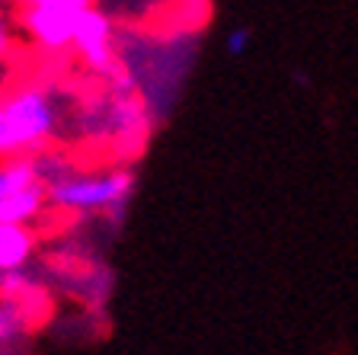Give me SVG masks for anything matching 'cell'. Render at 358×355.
<instances>
[{
	"label": "cell",
	"instance_id": "8",
	"mask_svg": "<svg viewBox=\"0 0 358 355\" xmlns=\"http://www.w3.org/2000/svg\"><path fill=\"white\" fill-rule=\"evenodd\" d=\"M22 333H26V304L3 298L0 301V349H7Z\"/></svg>",
	"mask_w": 358,
	"mask_h": 355
},
{
	"label": "cell",
	"instance_id": "9",
	"mask_svg": "<svg viewBox=\"0 0 358 355\" xmlns=\"http://www.w3.org/2000/svg\"><path fill=\"white\" fill-rule=\"evenodd\" d=\"M36 291V279L29 275L26 266L16 269H0V298H10V301L26 304V298Z\"/></svg>",
	"mask_w": 358,
	"mask_h": 355
},
{
	"label": "cell",
	"instance_id": "6",
	"mask_svg": "<svg viewBox=\"0 0 358 355\" xmlns=\"http://www.w3.org/2000/svg\"><path fill=\"white\" fill-rule=\"evenodd\" d=\"M36 250V234L26 224H0V269L26 266Z\"/></svg>",
	"mask_w": 358,
	"mask_h": 355
},
{
	"label": "cell",
	"instance_id": "13",
	"mask_svg": "<svg viewBox=\"0 0 358 355\" xmlns=\"http://www.w3.org/2000/svg\"><path fill=\"white\" fill-rule=\"evenodd\" d=\"M182 4H199V0H182Z\"/></svg>",
	"mask_w": 358,
	"mask_h": 355
},
{
	"label": "cell",
	"instance_id": "12",
	"mask_svg": "<svg viewBox=\"0 0 358 355\" xmlns=\"http://www.w3.org/2000/svg\"><path fill=\"white\" fill-rule=\"evenodd\" d=\"M10 42H13V32H10L7 20H3V16H0V55H7Z\"/></svg>",
	"mask_w": 358,
	"mask_h": 355
},
{
	"label": "cell",
	"instance_id": "11",
	"mask_svg": "<svg viewBox=\"0 0 358 355\" xmlns=\"http://www.w3.org/2000/svg\"><path fill=\"white\" fill-rule=\"evenodd\" d=\"M22 4H55V7H74V10L93 7V0H22Z\"/></svg>",
	"mask_w": 358,
	"mask_h": 355
},
{
	"label": "cell",
	"instance_id": "3",
	"mask_svg": "<svg viewBox=\"0 0 358 355\" xmlns=\"http://www.w3.org/2000/svg\"><path fill=\"white\" fill-rule=\"evenodd\" d=\"M26 13H22V26L29 29V36L36 39L42 48H52L61 52L74 42V29L77 20H80L83 10L74 7H55V4H26Z\"/></svg>",
	"mask_w": 358,
	"mask_h": 355
},
{
	"label": "cell",
	"instance_id": "7",
	"mask_svg": "<svg viewBox=\"0 0 358 355\" xmlns=\"http://www.w3.org/2000/svg\"><path fill=\"white\" fill-rule=\"evenodd\" d=\"M38 163L36 160H16V163H7L0 167V199L10 193H20L26 186L38 183Z\"/></svg>",
	"mask_w": 358,
	"mask_h": 355
},
{
	"label": "cell",
	"instance_id": "4",
	"mask_svg": "<svg viewBox=\"0 0 358 355\" xmlns=\"http://www.w3.org/2000/svg\"><path fill=\"white\" fill-rule=\"evenodd\" d=\"M80 52V58L96 71H109L112 67V22L106 13H99L96 7H87L77 20L74 29V42H71Z\"/></svg>",
	"mask_w": 358,
	"mask_h": 355
},
{
	"label": "cell",
	"instance_id": "5",
	"mask_svg": "<svg viewBox=\"0 0 358 355\" xmlns=\"http://www.w3.org/2000/svg\"><path fill=\"white\" fill-rule=\"evenodd\" d=\"M45 202H48V186L42 179L20 189V193L3 195L0 199V224H29L32 218L42 215Z\"/></svg>",
	"mask_w": 358,
	"mask_h": 355
},
{
	"label": "cell",
	"instance_id": "1",
	"mask_svg": "<svg viewBox=\"0 0 358 355\" xmlns=\"http://www.w3.org/2000/svg\"><path fill=\"white\" fill-rule=\"evenodd\" d=\"M58 125V106L42 87H26L0 103V157L42 148Z\"/></svg>",
	"mask_w": 358,
	"mask_h": 355
},
{
	"label": "cell",
	"instance_id": "10",
	"mask_svg": "<svg viewBox=\"0 0 358 355\" xmlns=\"http://www.w3.org/2000/svg\"><path fill=\"white\" fill-rule=\"evenodd\" d=\"M250 48V29H237L227 36V52L231 55H243Z\"/></svg>",
	"mask_w": 358,
	"mask_h": 355
},
{
	"label": "cell",
	"instance_id": "2",
	"mask_svg": "<svg viewBox=\"0 0 358 355\" xmlns=\"http://www.w3.org/2000/svg\"><path fill=\"white\" fill-rule=\"evenodd\" d=\"M48 202L64 211H112L122 215L128 195L134 189V173L128 170H112V173H58L48 179Z\"/></svg>",
	"mask_w": 358,
	"mask_h": 355
}]
</instances>
